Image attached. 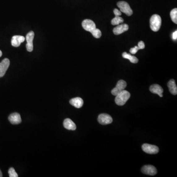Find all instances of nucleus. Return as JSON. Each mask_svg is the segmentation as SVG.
<instances>
[{
  "instance_id": "obj_1",
  "label": "nucleus",
  "mask_w": 177,
  "mask_h": 177,
  "mask_svg": "<svg viewBox=\"0 0 177 177\" xmlns=\"http://www.w3.org/2000/svg\"><path fill=\"white\" fill-rule=\"evenodd\" d=\"M131 97V94L128 91L123 90L116 96L115 102L118 106H123Z\"/></svg>"
},
{
  "instance_id": "obj_25",
  "label": "nucleus",
  "mask_w": 177,
  "mask_h": 177,
  "mask_svg": "<svg viewBox=\"0 0 177 177\" xmlns=\"http://www.w3.org/2000/svg\"><path fill=\"white\" fill-rule=\"evenodd\" d=\"M113 12H114V15H115V16H120L122 15V12H121V11L118 10V9H114Z\"/></svg>"
},
{
  "instance_id": "obj_19",
  "label": "nucleus",
  "mask_w": 177,
  "mask_h": 177,
  "mask_svg": "<svg viewBox=\"0 0 177 177\" xmlns=\"http://www.w3.org/2000/svg\"><path fill=\"white\" fill-rule=\"evenodd\" d=\"M123 21L124 20H123V18L118 16H116L112 20L111 24L113 25H118L119 24L123 23Z\"/></svg>"
},
{
  "instance_id": "obj_13",
  "label": "nucleus",
  "mask_w": 177,
  "mask_h": 177,
  "mask_svg": "<svg viewBox=\"0 0 177 177\" xmlns=\"http://www.w3.org/2000/svg\"><path fill=\"white\" fill-rule=\"evenodd\" d=\"M9 120L11 123L18 124L22 122L20 115L18 113H14L11 114L9 117Z\"/></svg>"
},
{
  "instance_id": "obj_24",
  "label": "nucleus",
  "mask_w": 177,
  "mask_h": 177,
  "mask_svg": "<svg viewBox=\"0 0 177 177\" xmlns=\"http://www.w3.org/2000/svg\"><path fill=\"white\" fill-rule=\"evenodd\" d=\"M138 46L140 49H144V48H145V43L143 41H140L138 42Z\"/></svg>"
},
{
  "instance_id": "obj_5",
  "label": "nucleus",
  "mask_w": 177,
  "mask_h": 177,
  "mask_svg": "<svg viewBox=\"0 0 177 177\" xmlns=\"http://www.w3.org/2000/svg\"><path fill=\"white\" fill-rule=\"evenodd\" d=\"M143 151L149 154H156L159 152L158 147L149 144H144L142 146Z\"/></svg>"
},
{
  "instance_id": "obj_22",
  "label": "nucleus",
  "mask_w": 177,
  "mask_h": 177,
  "mask_svg": "<svg viewBox=\"0 0 177 177\" xmlns=\"http://www.w3.org/2000/svg\"><path fill=\"white\" fill-rule=\"evenodd\" d=\"M9 176L10 177H18V174L16 172L15 169L11 167L9 170Z\"/></svg>"
},
{
  "instance_id": "obj_28",
  "label": "nucleus",
  "mask_w": 177,
  "mask_h": 177,
  "mask_svg": "<svg viewBox=\"0 0 177 177\" xmlns=\"http://www.w3.org/2000/svg\"><path fill=\"white\" fill-rule=\"evenodd\" d=\"M2 52L1 50H0V57H1L2 56Z\"/></svg>"
},
{
  "instance_id": "obj_18",
  "label": "nucleus",
  "mask_w": 177,
  "mask_h": 177,
  "mask_svg": "<svg viewBox=\"0 0 177 177\" xmlns=\"http://www.w3.org/2000/svg\"><path fill=\"white\" fill-rule=\"evenodd\" d=\"M123 57L125 59H128L131 63H136L138 62V59L134 56L128 54L127 52H123Z\"/></svg>"
},
{
  "instance_id": "obj_10",
  "label": "nucleus",
  "mask_w": 177,
  "mask_h": 177,
  "mask_svg": "<svg viewBox=\"0 0 177 177\" xmlns=\"http://www.w3.org/2000/svg\"><path fill=\"white\" fill-rule=\"evenodd\" d=\"M142 172L146 175L154 176L157 173V169L153 165H148L144 166L141 169Z\"/></svg>"
},
{
  "instance_id": "obj_14",
  "label": "nucleus",
  "mask_w": 177,
  "mask_h": 177,
  "mask_svg": "<svg viewBox=\"0 0 177 177\" xmlns=\"http://www.w3.org/2000/svg\"><path fill=\"white\" fill-rule=\"evenodd\" d=\"M150 91L153 93H156L160 97H162V93H163V89L158 84H153L150 86Z\"/></svg>"
},
{
  "instance_id": "obj_9",
  "label": "nucleus",
  "mask_w": 177,
  "mask_h": 177,
  "mask_svg": "<svg viewBox=\"0 0 177 177\" xmlns=\"http://www.w3.org/2000/svg\"><path fill=\"white\" fill-rule=\"evenodd\" d=\"M10 65L9 59L6 58L0 63V78L5 76Z\"/></svg>"
},
{
  "instance_id": "obj_11",
  "label": "nucleus",
  "mask_w": 177,
  "mask_h": 177,
  "mask_svg": "<svg viewBox=\"0 0 177 177\" xmlns=\"http://www.w3.org/2000/svg\"><path fill=\"white\" fill-rule=\"evenodd\" d=\"M25 38L23 36H14L11 40V45L15 47H18L20 45L21 43L24 42Z\"/></svg>"
},
{
  "instance_id": "obj_21",
  "label": "nucleus",
  "mask_w": 177,
  "mask_h": 177,
  "mask_svg": "<svg viewBox=\"0 0 177 177\" xmlns=\"http://www.w3.org/2000/svg\"><path fill=\"white\" fill-rule=\"evenodd\" d=\"M92 34L95 38H100L101 36V32L99 29H97V28L92 33Z\"/></svg>"
},
{
  "instance_id": "obj_4",
  "label": "nucleus",
  "mask_w": 177,
  "mask_h": 177,
  "mask_svg": "<svg viewBox=\"0 0 177 177\" xmlns=\"http://www.w3.org/2000/svg\"><path fill=\"white\" fill-rule=\"evenodd\" d=\"M82 25L84 30L91 33H92L97 29L95 22L90 19L84 20L82 22Z\"/></svg>"
},
{
  "instance_id": "obj_2",
  "label": "nucleus",
  "mask_w": 177,
  "mask_h": 177,
  "mask_svg": "<svg viewBox=\"0 0 177 177\" xmlns=\"http://www.w3.org/2000/svg\"><path fill=\"white\" fill-rule=\"evenodd\" d=\"M150 27L153 32H158L160 29L162 25V18L158 15L152 16L150 19Z\"/></svg>"
},
{
  "instance_id": "obj_20",
  "label": "nucleus",
  "mask_w": 177,
  "mask_h": 177,
  "mask_svg": "<svg viewBox=\"0 0 177 177\" xmlns=\"http://www.w3.org/2000/svg\"><path fill=\"white\" fill-rule=\"evenodd\" d=\"M170 16H171V19L173 22L175 24H177V9H173L170 12Z\"/></svg>"
},
{
  "instance_id": "obj_6",
  "label": "nucleus",
  "mask_w": 177,
  "mask_h": 177,
  "mask_svg": "<svg viewBox=\"0 0 177 177\" xmlns=\"http://www.w3.org/2000/svg\"><path fill=\"white\" fill-rule=\"evenodd\" d=\"M127 87V83L125 81L120 80L118 82L116 87L111 91V93L113 96H116L122 91L124 90Z\"/></svg>"
},
{
  "instance_id": "obj_3",
  "label": "nucleus",
  "mask_w": 177,
  "mask_h": 177,
  "mask_svg": "<svg viewBox=\"0 0 177 177\" xmlns=\"http://www.w3.org/2000/svg\"><path fill=\"white\" fill-rule=\"evenodd\" d=\"M117 6L120 9L121 12L125 13L128 16L132 15V10L127 2L124 1L119 2L117 3Z\"/></svg>"
},
{
  "instance_id": "obj_12",
  "label": "nucleus",
  "mask_w": 177,
  "mask_h": 177,
  "mask_svg": "<svg viewBox=\"0 0 177 177\" xmlns=\"http://www.w3.org/2000/svg\"><path fill=\"white\" fill-rule=\"evenodd\" d=\"M128 29H129V27L128 25L126 24H121V25H119L113 29V32L116 35H120L128 31Z\"/></svg>"
},
{
  "instance_id": "obj_27",
  "label": "nucleus",
  "mask_w": 177,
  "mask_h": 177,
  "mask_svg": "<svg viewBox=\"0 0 177 177\" xmlns=\"http://www.w3.org/2000/svg\"><path fill=\"white\" fill-rule=\"evenodd\" d=\"M2 177V173L1 171L0 170V177Z\"/></svg>"
},
{
  "instance_id": "obj_26",
  "label": "nucleus",
  "mask_w": 177,
  "mask_h": 177,
  "mask_svg": "<svg viewBox=\"0 0 177 177\" xmlns=\"http://www.w3.org/2000/svg\"><path fill=\"white\" fill-rule=\"evenodd\" d=\"M172 38L174 40H176L177 38V31L174 32L173 33L172 35Z\"/></svg>"
},
{
  "instance_id": "obj_15",
  "label": "nucleus",
  "mask_w": 177,
  "mask_h": 177,
  "mask_svg": "<svg viewBox=\"0 0 177 177\" xmlns=\"http://www.w3.org/2000/svg\"><path fill=\"white\" fill-rule=\"evenodd\" d=\"M63 127L68 130L75 131L76 129V126L73 121L70 119H66L63 121Z\"/></svg>"
},
{
  "instance_id": "obj_8",
  "label": "nucleus",
  "mask_w": 177,
  "mask_h": 177,
  "mask_svg": "<svg viewBox=\"0 0 177 177\" xmlns=\"http://www.w3.org/2000/svg\"><path fill=\"white\" fill-rule=\"evenodd\" d=\"M97 120L98 123L102 125L110 124L113 122L112 118L110 115L107 114H100L98 116Z\"/></svg>"
},
{
  "instance_id": "obj_17",
  "label": "nucleus",
  "mask_w": 177,
  "mask_h": 177,
  "mask_svg": "<svg viewBox=\"0 0 177 177\" xmlns=\"http://www.w3.org/2000/svg\"><path fill=\"white\" fill-rule=\"evenodd\" d=\"M168 87L169 90L172 95H176L177 94V87L175 80L171 79L168 83Z\"/></svg>"
},
{
  "instance_id": "obj_16",
  "label": "nucleus",
  "mask_w": 177,
  "mask_h": 177,
  "mask_svg": "<svg viewBox=\"0 0 177 177\" xmlns=\"http://www.w3.org/2000/svg\"><path fill=\"white\" fill-rule=\"evenodd\" d=\"M70 104L77 108H80L82 107L84 102L83 99L80 97H76L71 99L70 101Z\"/></svg>"
},
{
  "instance_id": "obj_7",
  "label": "nucleus",
  "mask_w": 177,
  "mask_h": 177,
  "mask_svg": "<svg viewBox=\"0 0 177 177\" xmlns=\"http://www.w3.org/2000/svg\"><path fill=\"white\" fill-rule=\"evenodd\" d=\"M34 37H35V33L33 31H30L28 32L26 37V40L27 42L26 44L27 50L30 52L32 51L34 49L33 40Z\"/></svg>"
},
{
  "instance_id": "obj_23",
  "label": "nucleus",
  "mask_w": 177,
  "mask_h": 177,
  "mask_svg": "<svg viewBox=\"0 0 177 177\" xmlns=\"http://www.w3.org/2000/svg\"><path fill=\"white\" fill-rule=\"evenodd\" d=\"M139 50H140V49H139L138 46H135L134 47H133V48H132L130 49V52H131V54H135Z\"/></svg>"
}]
</instances>
